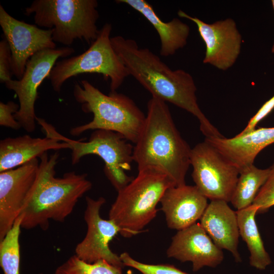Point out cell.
<instances>
[{
	"label": "cell",
	"instance_id": "cell-29",
	"mask_svg": "<svg viewBox=\"0 0 274 274\" xmlns=\"http://www.w3.org/2000/svg\"><path fill=\"white\" fill-rule=\"evenodd\" d=\"M273 109L274 95L260 107L257 113L250 119L245 128L239 133H246L255 129L257 124L267 116Z\"/></svg>",
	"mask_w": 274,
	"mask_h": 274
},
{
	"label": "cell",
	"instance_id": "cell-16",
	"mask_svg": "<svg viewBox=\"0 0 274 274\" xmlns=\"http://www.w3.org/2000/svg\"><path fill=\"white\" fill-rule=\"evenodd\" d=\"M207 199L195 185L167 188L160 202L168 227L178 231L196 223L208 205Z\"/></svg>",
	"mask_w": 274,
	"mask_h": 274
},
{
	"label": "cell",
	"instance_id": "cell-7",
	"mask_svg": "<svg viewBox=\"0 0 274 274\" xmlns=\"http://www.w3.org/2000/svg\"><path fill=\"white\" fill-rule=\"evenodd\" d=\"M36 121L46 137L66 142L70 145L73 165L88 155L100 157L105 163V174L117 192L134 178L126 174V171L131 170V164L133 161V146L121 134L108 130L96 129L87 142L77 141L62 135L43 118L37 117Z\"/></svg>",
	"mask_w": 274,
	"mask_h": 274
},
{
	"label": "cell",
	"instance_id": "cell-12",
	"mask_svg": "<svg viewBox=\"0 0 274 274\" xmlns=\"http://www.w3.org/2000/svg\"><path fill=\"white\" fill-rule=\"evenodd\" d=\"M0 25L12 54V73L20 79L29 59L37 52L56 48L52 29H44L37 25L20 21L0 5Z\"/></svg>",
	"mask_w": 274,
	"mask_h": 274
},
{
	"label": "cell",
	"instance_id": "cell-5",
	"mask_svg": "<svg viewBox=\"0 0 274 274\" xmlns=\"http://www.w3.org/2000/svg\"><path fill=\"white\" fill-rule=\"evenodd\" d=\"M175 186L164 174L154 169L138 171L135 178L118 191L109 213L121 229L120 233L130 237L140 233L156 216L157 204L166 190Z\"/></svg>",
	"mask_w": 274,
	"mask_h": 274
},
{
	"label": "cell",
	"instance_id": "cell-9",
	"mask_svg": "<svg viewBox=\"0 0 274 274\" xmlns=\"http://www.w3.org/2000/svg\"><path fill=\"white\" fill-rule=\"evenodd\" d=\"M190 165L195 186L205 197L230 201L239 174L235 165L206 141L191 149Z\"/></svg>",
	"mask_w": 274,
	"mask_h": 274
},
{
	"label": "cell",
	"instance_id": "cell-22",
	"mask_svg": "<svg viewBox=\"0 0 274 274\" xmlns=\"http://www.w3.org/2000/svg\"><path fill=\"white\" fill-rule=\"evenodd\" d=\"M270 168H259L254 164L239 171L237 182L230 199L237 210L251 206L258 191L266 181Z\"/></svg>",
	"mask_w": 274,
	"mask_h": 274
},
{
	"label": "cell",
	"instance_id": "cell-6",
	"mask_svg": "<svg viewBox=\"0 0 274 274\" xmlns=\"http://www.w3.org/2000/svg\"><path fill=\"white\" fill-rule=\"evenodd\" d=\"M96 0H35L25 14L33 15L36 25L52 29L56 43L70 46L77 39L91 44L99 30Z\"/></svg>",
	"mask_w": 274,
	"mask_h": 274
},
{
	"label": "cell",
	"instance_id": "cell-11",
	"mask_svg": "<svg viewBox=\"0 0 274 274\" xmlns=\"http://www.w3.org/2000/svg\"><path fill=\"white\" fill-rule=\"evenodd\" d=\"M86 209L84 219L87 225V232L83 240L75 248V255L88 263L103 260L115 266L123 268L124 265L119 256L113 253L109 243L121 231L114 221L105 220L100 215L101 207L106 199L100 197L94 199L86 197Z\"/></svg>",
	"mask_w": 274,
	"mask_h": 274
},
{
	"label": "cell",
	"instance_id": "cell-14",
	"mask_svg": "<svg viewBox=\"0 0 274 274\" xmlns=\"http://www.w3.org/2000/svg\"><path fill=\"white\" fill-rule=\"evenodd\" d=\"M40 161L35 158L0 172V241L20 215L36 181Z\"/></svg>",
	"mask_w": 274,
	"mask_h": 274
},
{
	"label": "cell",
	"instance_id": "cell-31",
	"mask_svg": "<svg viewBox=\"0 0 274 274\" xmlns=\"http://www.w3.org/2000/svg\"><path fill=\"white\" fill-rule=\"evenodd\" d=\"M39 274H43V273H39Z\"/></svg>",
	"mask_w": 274,
	"mask_h": 274
},
{
	"label": "cell",
	"instance_id": "cell-13",
	"mask_svg": "<svg viewBox=\"0 0 274 274\" xmlns=\"http://www.w3.org/2000/svg\"><path fill=\"white\" fill-rule=\"evenodd\" d=\"M178 15L196 24L206 47L203 63L223 71L234 64L240 54L242 37L232 19L209 24L182 10H179Z\"/></svg>",
	"mask_w": 274,
	"mask_h": 274
},
{
	"label": "cell",
	"instance_id": "cell-24",
	"mask_svg": "<svg viewBox=\"0 0 274 274\" xmlns=\"http://www.w3.org/2000/svg\"><path fill=\"white\" fill-rule=\"evenodd\" d=\"M122 268L103 260L88 263L74 255L59 265L54 274H122Z\"/></svg>",
	"mask_w": 274,
	"mask_h": 274
},
{
	"label": "cell",
	"instance_id": "cell-18",
	"mask_svg": "<svg viewBox=\"0 0 274 274\" xmlns=\"http://www.w3.org/2000/svg\"><path fill=\"white\" fill-rule=\"evenodd\" d=\"M199 223L218 247L228 250L236 262H241L237 249L240 235L237 215L227 201L211 200L200 218Z\"/></svg>",
	"mask_w": 274,
	"mask_h": 274
},
{
	"label": "cell",
	"instance_id": "cell-20",
	"mask_svg": "<svg viewBox=\"0 0 274 274\" xmlns=\"http://www.w3.org/2000/svg\"><path fill=\"white\" fill-rule=\"evenodd\" d=\"M116 2L128 5L152 25L160 38L161 56L173 55L187 44L190 27L179 19L175 18L168 22L163 21L156 14L153 7L145 0H117Z\"/></svg>",
	"mask_w": 274,
	"mask_h": 274
},
{
	"label": "cell",
	"instance_id": "cell-3",
	"mask_svg": "<svg viewBox=\"0 0 274 274\" xmlns=\"http://www.w3.org/2000/svg\"><path fill=\"white\" fill-rule=\"evenodd\" d=\"M58 158V152L50 156L46 152L39 157L36 181L19 215L22 216L21 228L39 227L45 230L50 220L63 222L79 199L92 188L87 174L70 172L55 177Z\"/></svg>",
	"mask_w": 274,
	"mask_h": 274
},
{
	"label": "cell",
	"instance_id": "cell-15",
	"mask_svg": "<svg viewBox=\"0 0 274 274\" xmlns=\"http://www.w3.org/2000/svg\"><path fill=\"white\" fill-rule=\"evenodd\" d=\"M166 254L168 257L182 262H191L194 272L205 266L215 268L224 259L222 249L196 222L178 231L172 238Z\"/></svg>",
	"mask_w": 274,
	"mask_h": 274
},
{
	"label": "cell",
	"instance_id": "cell-17",
	"mask_svg": "<svg viewBox=\"0 0 274 274\" xmlns=\"http://www.w3.org/2000/svg\"><path fill=\"white\" fill-rule=\"evenodd\" d=\"M204 141L235 165L239 172L253 164L259 153L274 143V127L255 128L231 138H206Z\"/></svg>",
	"mask_w": 274,
	"mask_h": 274
},
{
	"label": "cell",
	"instance_id": "cell-10",
	"mask_svg": "<svg viewBox=\"0 0 274 274\" xmlns=\"http://www.w3.org/2000/svg\"><path fill=\"white\" fill-rule=\"evenodd\" d=\"M74 52L70 47L41 50L29 59L20 79H12L5 84L7 88L13 91L17 96L19 109L14 117L27 132H32L36 128L35 107L39 86L48 78L59 58L66 57Z\"/></svg>",
	"mask_w": 274,
	"mask_h": 274
},
{
	"label": "cell",
	"instance_id": "cell-26",
	"mask_svg": "<svg viewBox=\"0 0 274 274\" xmlns=\"http://www.w3.org/2000/svg\"><path fill=\"white\" fill-rule=\"evenodd\" d=\"M269 168V176L252 203L258 208L257 214L264 213L274 206V162Z\"/></svg>",
	"mask_w": 274,
	"mask_h": 274
},
{
	"label": "cell",
	"instance_id": "cell-1",
	"mask_svg": "<svg viewBox=\"0 0 274 274\" xmlns=\"http://www.w3.org/2000/svg\"><path fill=\"white\" fill-rule=\"evenodd\" d=\"M112 46L134 77L152 97L170 102L192 114L199 122L206 138L223 136L200 110L192 76L184 70H172L150 49L139 48L133 40L121 36L111 38Z\"/></svg>",
	"mask_w": 274,
	"mask_h": 274
},
{
	"label": "cell",
	"instance_id": "cell-27",
	"mask_svg": "<svg viewBox=\"0 0 274 274\" xmlns=\"http://www.w3.org/2000/svg\"><path fill=\"white\" fill-rule=\"evenodd\" d=\"M19 105L13 101L7 103L0 102V125L14 130H18L21 126L15 119L14 114L19 110Z\"/></svg>",
	"mask_w": 274,
	"mask_h": 274
},
{
	"label": "cell",
	"instance_id": "cell-4",
	"mask_svg": "<svg viewBox=\"0 0 274 274\" xmlns=\"http://www.w3.org/2000/svg\"><path fill=\"white\" fill-rule=\"evenodd\" d=\"M73 94L82 111L93 114L92 120L72 128L71 135L78 136L89 130L105 129L121 134L127 141L136 142L146 116L128 96L115 92L103 93L86 80L76 83Z\"/></svg>",
	"mask_w": 274,
	"mask_h": 274
},
{
	"label": "cell",
	"instance_id": "cell-19",
	"mask_svg": "<svg viewBox=\"0 0 274 274\" xmlns=\"http://www.w3.org/2000/svg\"><path fill=\"white\" fill-rule=\"evenodd\" d=\"M70 149L66 142L45 137L32 138L25 134L7 138L0 142V172L19 167L49 150Z\"/></svg>",
	"mask_w": 274,
	"mask_h": 274
},
{
	"label": "cell",
	"instance_id": "cell-30",
	"mask_svg": "<svg viewBox=\"0 0 274 274\" xmlns=\"http://www.w3.org/2000/svg\"><path fill=\"white\" fill-rule=\"evenodd\" d=\"M271 3H272V7H273V10H274V0L271 1ZM271 52L274 53V42H273V45H272V48H271Z\"/></svg>",
	"mask_w": 274,
	"mask_h": 274
},
{
	"label": "cell",
	"instance_id": "cell-25",
	"mask_svg": "<svg viewBox=\"0 0 274 274\" xmlns=\"http://www.w3.org/2000/svg\"><path fill=\"white\" fill-rule=\"evenodd\" d=\"M119 257L124 266L134 268L142 274H188L170 264H148L139 262L126 252Z\"/></svg>",
	"mask_w": 274,
	"mask_h": 274
},
{
	"label": "cell",
	"instance_id": "cell-21",
	"mask_svg": "<svg viewBox=\"0 0 274 274\" xmlns=\"http://www.w3.org/2000/svg\"><path fill=\"white\" fill-rule=\"evenodd\" d=\"M258 208L251 205L236 211L239 235L250 252V265L259 270H264L271 263L266 252L255 220Z\"/></svg>",
	"mask_w": 274,
	"mask_h": 274
},
{
	"label": "cell",
	"instance_id": "cell-23",
	"mask_svg": "<svg viewBox=\"0 0 274 274\" xmlns=\"http://www.w3.org/2000/svg\"><path fill=\"white\" fill-rule=\"evenodd\" d=\"M22 216H19L12 227L0 241V266L4 274H20L19 236Z\"/></svg>",
	"mask_w": 274,
	"mask_h": 274
},
{
	"label": "cell",
	"instance_id": "cell-28",
	"mask_svg": "<svg viewBox=\"0 0 274 274\" xmlns=\"http://www.w3.org/2000/svg\"><path fill=\"white\" fill-rule=\"evenodd\" d=\"M12 54L4 38L0 42V81L5 84L12 80Z\"/></svg>",
	"mask_w": 274,
	"mask_h": 274
},
{
	"label": "cell",
	"instance_id": "cell-2",
	"mask_svg": "<svg viewBox=\"0 0 274 274\" xmlns=\"http://www.w3.org/2000/svg\"><path fill=\"white\" fill-rule=\"evenodd\" d=\"M133 146L138 169H154L165 174L175 186L185 185L191 149L181 135L165 102L152 97L145 122Z\"/></svg>",
	"mask_w": 274,
	"mask_h": 274
},
{
	"label": "cell",
	"instance_id": "cell-8",
	"mask_svg": "<svg viewBox=\"0 0 274 274\" xmlns=\"http://www.w3.org/2000/svg\"><path fill=\"white\" fill-rule=\"evenodd\" d=\"M112 25L105 23L85 52L56 62L47 78L54 91L59 93L64 83L71 77L97 73L109 79L111 92L116 91L129 75L112 46Z\"/></svg>",
	"mask_w": 274,
	"mask_h": 274
}]
</instances>
